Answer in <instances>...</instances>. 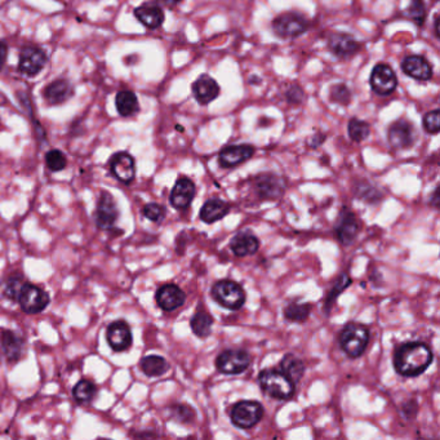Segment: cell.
Returning a JSON list of instances; mask_svg holds the SVG:
<instances>
[{
  "label": "cell",
  "instance_id": "1",
  "mask_svg": "<svg viewBox=\"0 0 440 440\" xmlns=\"http://www.w3.org/2000/svg\"><path fill=\"white\" fill-rule=\"evenodd\" d=\"M432 362V349L424 342L404 343L394 355V367L404 377H417L424 374Z\"/></svg>",
  "mask_w": 440,
  "mask_h": 440
},
{
  "label": "cell",
  "instance_id": "2",
  "mask_svg": "<svg viewBox=\"0 0 440 440\" xmlns=\"http://www.w3.org/2000/svg\"><path fill=\"white\" fill-rule=\"evenodd\" d=\"M369 331L364 324L348 323L340 333V346L348 357H359L366 351Z\"/></svg>",
  "mask_w": 440,
  "mask_h": 440
},
{
  "label": "cell",
  "instance_id": "3",
  "mask_svg": "<svg viewBox=\"0 0 440 440\" xmlns=\"http://www.w3.org/2000/svg\"><path fill=\"white\" fill-rule=\"evenodd\" d=\"M261 389L269 397L285 400L294 394V382H292L282 371L267 369L262 371L258 377Z\"/></svg>",
  "mask_w": 440,
  "mask_h": 440
},
{
  "label": "cell",
  "instance_id": "4",
  "mask_svg": "<svg viewBox=\"0 0 440 440\" xmlns=\"http://www.w3.org/2000/svg\"><path fill=\"white\" fill-rule=\"evenodd\" d=\"M212 296L217 302L229 308V310H238L246 302V292L241 285L233 281H220L212 288Z\"/></svg>",
  "mask_w": 440,
  "mask_h": 440
},
{
  "label": "cell",
  "instance_id": "5",
  "mask_svg": "<svg viewBox=\"0 0 440 440\" xmlns=\"http://www.w3.org/2000/svg\"><path fill=\"white\" fill-rule=\"evenodd\" d=\"M264 416V407L261 403L253 400H243L234 404L230 411V418L236 427L250 429L257 425Z\"/></svg>",
  "mask_w": 440,
  "mask_h": 440
},
{
  "label": "cell",
  "instance_id": "6",
  "mask_svg": "<svg viewBox=\"0 0 440 440\" xmlns=\"http://www.w3.org/2000/svg\"><path fill=\"white\" fill-rule=\"evenodd\" d=\"M18 302L26 314H39L50 305V297L41 287L25 283L18 296Z\"/></svg>",
  "mask_w": 440,
  "mask_h": 440
},
{
  "label": "cell",
  "instance_id": "7",
  "mask_svg": "<svg viewBox=\"0 0 440 440\" xmlns=\"http://www.w3.org/2000/svg\"><path fill=\"white\" fill-rule=\"evenodd\" d=\"M271 27L274 33L281 38H297L308 30V21L306 17L299 13L287 12L276 17L271 24Z\"/></svg>",
  "mask_w": 440,
  "mask_h": 440
},
{
  "label": "cell",
  "instance_id": "8",
  "mask_svg": "<svg viewBox=\"0 0 440 440\" xmlns=\"http://www.w3.org/2000/svg\"><path fill=\"white\" fill-rule=\"evenodd\" d=\"M252 357L246 350L230 349L221 353L216 360L217 369L224 374H241L250 366Z\"/></svg>",
  "mask_w": 440,
  "mask_h": 440
},
{
  "label": "cell",
  "instance_id": "9",
  "mask_svg": "<svg viewBox=\"0 0 440 440\" xmlns=\"http://www.w3.org/2000/svg\"><path fill=\"white\" fill-rule=\"evenodd\" d=\"M119 209L115 199L108 191H102L96 206L94 224L101 230H110L117 224Z\"/></svg>",
  "mask_w": 440,
  "mask_h": 440
},
{
  "label": "cell",
  "instance_id": "10",
  "mask_svg": "<svg viewBox=\"0 0 440 440\" xmlns=\"http://www.w3.org/2000/svg\"><path fill=\"white\" fill-rule=\"evenodd\" d=\"M371 87L380 96H389L398 87V79L392 67L386 64H378L371 74Z\"/></svg>",
  "mask_w": 440,
  "mask_h": 440
},
{
  "label": "cell",
  "instance_id": "11",
  "mask_svg": "<svg viewBox=\"0 0 440 440\" xmlns=\"http://www.w3.org/2000/svg\"><path fill=\"white\" fill-rule=\"evenodd\" d=\"M388 140L394 149H409L416 141L415 128L407 120L399 119L389 127Z\"/></svg>",
  "mask_w": 440,
  "mask_h": 440
},
{
  "label": "cell",
  "instance_id": "12",
  "mask_svg": "<svg viewBox=\"0 0 440 440\" xmlns=\"http://www.w3.org/2000/svg\"><path fill=\"white\" fill-rule=\"evenodd\" d=\"M45 62H47V56L44 50L35 45H27L25 48H22L20 53L18 69L22 74L34 76L42 71Z\"/></svg>",
  "mask_w": 440,
  "mask_h": 440
},
{
  "label": "cell",
  "instance_id": "13",
  "mask_svg": "<svg viewBox=\"0 0 440 440\" xmlns=\"http://www.w3.org/2000/svg\"><path fill=\"white\" fill-rule=\"evenodd\" d=\"M255 190L262 199H278L285 190V183L282 177L274 173H262L255 178Z\"/></svg>",
  "mask_w": 440,
  "mask_h": 440
},
{
  "label": "cell",
  "instance_id": "14",
  "mask_svg": "<svg viewBox=\"0 0 440 440\" xmlns=\"http://www.w3.org/2000/svg\"><path fill=\"white\" fill-rule=\"evenodd\" d=\"M106 340L110 348L117 353L129 349L132 345V332L128 323L117 320L110 324L106 329Z\"/></svg>",
  "mask_w": 440,
  "mask_h": 440
},
{
  "label": "cell",
  "instance_id": "15",
  "mask_svg": "<svg viewBox=\"0 0 440 440\" xmlns=\"http://www.w3.org/2000/svg\"><path fill=\"white\" fill-rule=\"evenodd\" d=\"M110 168L113 175L117 177L120 183H132L136 177V163L131 154L120 151L114 154L110 159Z\"/></svg>",
  "mask_w": 440,
  "mask_h": 440
},
{
  "label": "cell",
  "instance_id": "16",
  "mask_svg": "<svg viewBox=\"0 0 440 440\" xmlns=\"http://www.w3.org/2000/svg\"><path fill=\"white\" fill-rule=\"evenodd\" d=\"M328 48L334 56L340 59H349L360 50V43L350 34L334 33L328 38Z\"/></svg>",
  "mask_w": 440,
  "mask_h": 440
},
{
  "label": "cell",
  "instance_id": "17",
  "mask_svg": "<svg viewBox=\"0 0 440 440\" xmlns=\"http://www.w3.org/2000/svg\"><path fill=\"white\" fill-rule=\"evenodd\" d=\"M255 154L252 145H230L220 151L218 163L222 168H233L247 162Z\"/></svg>",
  "mask_w": 440,
  "mask_h": 440
},
{
  "label": "cell",
  "instance_id": "18",
  "mask_svg": "<svg viewBox=\"0 0 440 440\" xmlns=\"http://www.w3.org/2000/svg\"><path fill=\"white\" fill-rule=\"evenodd\" d=\"M155 299L159 308L164 311H173L185 304V292L176 284H164L159 288Z\"/></svg>",
  "mask_w": 440,
  "mask_h": 440
},
{
  "label": "cell",
  "instance_id": "19",
  "mask_svg": "<svg viewBox=\"0 0 440 440\" xmlns=\"http://www.w3.org/2000/svg\"><path fill=\"white\" fill-rule=\"evenodd\" d=\"M334 233H336V238L345 246H349L355 241L359 233V221L355 215L350 211L341 212L340 217L336 222Z\"/></svg>",
  "mask_w": 440,
  "mask_h": 440
},
{
  "label": "cell",
  "instance_id": "20",
  "mask_svg": "<svg viewBox=\"0 0 440 440\" xmlns=\"http://www.w3.org/2000/svg\"><path fill=\"white\" fill-rule=\"evenodd\" d=\"M191 90H192V94H194L195 100L198 101L200 105H203V106H206L212 101L216 100L218 94H220V85L217 84L213 78H211L207 74L200 75L199 78L192 84Z\"/></svg>",
  "mask_w": 440,
  "mask_h": 440
},
{
  "label": "cell",
  "instance_id": "21",
  "mask_svg": "<svg viewBox=\"0 0 440 440\" xmlns=\"http://www.w3.org/2000/svg\"><path fill=\"white\" fill-rule=\"evenodd\" d=\"M195 183L189 177H180L171 191L169 201L176 209H185L189 207L195 197Z\"/></svg>",
  "mask_w": 440,
  "mask_h": 440
},
{
  "label": "cell",
  "instance_id": "22",
  "mask_svg": "<svg viewBox=\"0 0 440 440\" xmlns=\"http://www.w3.org/2000/svg\"><path fill=\"white\" fill-rule=\"evenodd\" d=\"M402 70L404 71V74L420 82H427L432 78V65L423 56H408L402 62Z\"/></svg>",
  "mask_w": 440,
  "mask_h": 440
},
{
  "label": "cell",
  "instance_id": "23",
  "mask_svg": "<svg viewBox=\"0 0 440 440\" xmlns=\"http://www.w3.org/2000/svg\"><path fill=\"white\" fill-rule=\"evenodd\" d=\"M134 17L141 22L142 25L151 30H155L164 22V12L157 3H145L134 9Z\"/></svg>",
  "mask_w": 440,
  "mask_h": 440
},
{
  "label": "cell",
  "instance_id": "24",
  "mask_svg": "<svg viewBox=\"0 0 440 440\" xmlns=\"http://www.w3.org/2000/svg\"><path fill=\"white\" fill-rule=\"evenodd\" d=\"M74 90L66 79H57L45 87L43 96L50 105H61L73 97Z\"/></svg>",
  "mask_w": 440,
  "mask_h": 440
},
{
  "label": "cell",
  "instance_id": "25",
  "mask_svg": "<svg viewBox=\"0 0 440 440\" xmlns=\"http://www.w3.org/2000/svg\"><path fill=\"white\" fill-rule=\"evenodd\" d=\"M0 345L9 362H17L22 355L24 341L10 329L7 328L0 329Z\"/></svg>",
  "mask_w": 440,
  "mask_h": 440
},
{
  "label": "cell",
  "instance_id": "26",
  "mask_svg": "<svg viewBox=\"0 0 440 440\" xmlns=\"http://www.w3.org/2000/svg\"><path fill=\"white\" fill-rule=\"evenodd\" d=\"M230 248L238 257L255 255L260 248V241L250 233H239L230 241Z\"/></svg>",
  "mask_w": 440,
  "mask_h": 440
},
{
  "label": "cell",
  "instance_id": "27",
  "mask_svg": "<svg viewBox=\"0 0 440 440\" xmlns=\"http://www.w3.org/2000/svg\"><path fill=\"white\" fill-rule=\"evenodd\" d=\"M230 211L229 203H226L224 200L209 199L204 203V206L200 209V218L206 222V224H213L220 220H222Z\"/></svg>",
  "mask_w": 440,
  "mask_h": 440
},
{
  "label": "cell",
  "instance_id": "28",
  "mask_svg": "<svg viewBox=\"0 0 440 440\" xmlns=\"http://www.w3.org/2000/svg\"><path fill=\"white\" fill-rule=\"evenodd\" d=\"M142 374L148 377H160L169 371V363L166 359L159 355H148L142 357L140 362Z\"/></svg>",
  "mask_w": 440,
  "mask_h": 440
},
{
  "label": "cell",
  "instance_id": "29",
  "mask_svg": "<svg viewBox=\"0 0 440 440\" xmlns=\"http://www.w3.org/2000/svg\"><path fill=\"white\" fill-rule=\"evenodd\" d=\"M118 113L122 117H132L139 113V100L132 91H120L115 99Z\"/></svg>",
  "mask_w": 440,
  "mask_h": 440
},
{
  "label": "cell",
  "instance_id": "30",
  "mask_svg": "<svg viewBox=\"0 0 440 440\" xmlns=\"http://www.w3.org/2000/svg\"><path fill=\"white\" fill-rule=\"evenodd\" d=\"M281 371L285 374L292 382H299L305 374V366L302 360L293 355L287 354L281 362Z\"/></svg>",
  "mask_w": 440,
  "mask_h": 440
},
{
  "label": "cell",
  "instance_id": "31",
  "mask_svg": "<svg viewBox=\"0 0 440 440\" xmlns=\"http://www.w3.org/2000/svg\"><path fill=\"white\" fill-rule=\"evenodd\" d=\"M191 329L200 339H207L208 336L212 333V325L213 319L204 310H199L192 316L190 322Z\"/></svg>",
  "mask_w": 440,
  "mask_h": 440
},
{
  "label": "cell",
  "instance_id": "32",
  "mask_svg": "<svg viewBox=\"0 0 440 440\" xmlns=\"http://www.w3.org/2000/svg\"><path fill=\"white\" fill-rule=\"evenodd\" d=\"M73 395L75 400L80 404L90 403L97 395V386L90 380L84 378L75 385Z\"/></svg>",
  "mask_w": 440,
  "mask_h": 440
},
{
  "label": "cell",
  "instance_id": "33",
  "mask_svg": "<svg viewBox=\"0 0 440 440\" xmlns=\"http://www.w3.org/2000/svg\"><path fill=\"white\" fill-rule=\"evenodd\" d=\"M310 313H311V304H301L299 301L291 302L290 305L284 308V316L288 320L297 322V323L308 320Z\"/></svg>",
  "mask_w": 440,
  "mask_h": 440
},
{
  "label": "cell",
  "instance_id": "34",
  "mask_svg": "<svg viewBox=\"0 0 440 440\" xmlns=\"http://www.w3.org/2000/svg\"><path fill=\"white\" fill-rule=\"evenodd\" d=\"M351 284V278L348 274H342L340 278L337 279V282L334 283L332 290L328 293L327 299H325V304H324V310L327 314H329L331 308L334 305V301L340 296L342 292L345 291L348 287Z\"/></svg>",
  "mask_w": 440,
  "mask_h": 440
},
{
  "label": "cell",
  "instance_id": "35",
  "mask_svg": "<svg viewBox=\"0 0 440 440\" xmlns=\"http://www.w3.org/2000/svg\"><path fill=\"white\" fill-rule=\"evenodd\" d=\"M348 131H349L350 139L353 141L362 142L368 139L371 133V125L364 120L353 118L348 125Z\"/></svg>",
  "mask_w": 440,
  "mask_h": 440
},
{
  "label": "cell",
  "instance_id": "36",
  "mask_svg": "<svg viewBox=\"0 0 440 440\" xmlns=\"http://www.w3.org/2000/svg\"><path fill=\"white\" fill-rule=\"evenodd\" d=\"M406 16L417 26L424 25L426 20V6L424 0H412L406 9Z\"/></svg>",
  "mask_w": 440,
  "mask_h": 440
},
{
  "label": "cell",
  "instance_id": "37",
  "mask_svg": "<svg viewBox=\"0 0 440 440\" xmlns=\"http://www.w3.org/2000/svg\"><path fill=\"white\" fill-rule=\"evenodd\" d=\"M45 164L52 172H59L67 166L66 155L61 150H50L45 154Z\"/></svg>",
  "mask_w": 440,
  "mask_h": 440
},
{
  "label": "cell",
  "instance_id": "38",
  "mask_svg": "<svg viewBox=\"0 0 440 440\" xmlns=\"http://www.w3.org/2000/svg\"><path fill=\"white\" fill-rule=\"evenodd\" d=\"M24 284L25 283L20 276L9 278L8 281L4 283V287H3L4 297L10 299V301H18V296L21 293Z\"/></svg>",
  "mask_w": 440,
  "mask_h": 440
},
{
  "label": "cell",
  "instance_id": "39",
  "mask_svg": "<svg viewBox=\"0 0 440 440\" xmlns=\"http://www.w3.org/2000/svg\"><path fill=\"white\" fill-rule=\"evenodd\" d=\"M329 99L336 104L346 106L351 102V92L345 84H333L329 88Z\"/></svg>",
  "mask_w": 440,
  "mask_h": 440
},
{
  "label": "cell",
  "instance_id": "40",
  "mask_svg": "<svg viewBox=\"0 0 440 440\" xmlns=\"http://www.w3.org/2000/svg\"><path fill=\"white\" fill-rule=\"evenodd\" d=\"M171 415L176 421L183 423V424H190L195 420V411L194 408L186 404H176L171 408Z\"/></svg>",
  "mask_w": 440,
  "mask_h": 440
},
{
  "label": "cell",
  "instance_id": "41",
  "mask_svg": "<svg viewBox=\"0 0 440 440\" xmlns=\"http://www.w3.org/2000/svg\"><path fill=\"white\" fill-rule=\"evenodd\" d=\"M143 216L155 224H160L166 218V208L158 203H149L143 207Z\"/></svg>",
  "mask_w": 440,
  "mask_h": 440
},
{
  "label": "cell",
  "instance_id": "42",
  "mask_svg": "<svg viewBox=\"0 0 440 440\" xmlns=\"http://www.w3.org/2000/svg\"><path fill=\"white\" fill-rule=\"evenodd\" d=\"M439 110H432L430 113H427L424 118L425 131L427 133H430V134H437V133H439Z\"/></svg>",
  "mask_w": 440,
  "mask_h": 440
},
{
  "label": "cell",
  "instance_id": "43",
  "mask_svg": "<svg viewBox=\"0 0 440 440\" xmlns=\"http://www.w3.org/2000/svg\"><path fill=\"white\" fill-rule=\"evenodd\" d=\"M304 97H305L304 91L297 84H293L288 88V91L285 92V99L291 104H301L304 101Z\"/></svg>",
  "mask_w": 440,
  "mask_h": 440
},
{
  "label": "cell",
  "instance_id": "44",
  "mask_svg": "<svg viewBox=\"0 0 440 440\" xmlns=\"http://www.w3.org/2000/svg\"><path fill=\"white\" fill-rule=\"evenodd\" d=\"M7 55H8V48H7L6 43L0 42V70L3 69V66H4V64H6Z\"/></svg>",
  "mask_w": 440,
  "mask_h": 440
},
{
  "label": "cell",
  "instance_id": "45",
  "mask_svg": "<svg viewBox=\"0 0 440 440\" xmlns=\"http://www.w3.org/2000/svg\"><path fill=\"white\" fill-rule=\"evenodd\" d=\"M439 189H438V187H437V189H435V191H434V192H432V206H434V207L435 208H438L439 207Z\"/></svg>",
  "mask_w": 440,
  "mask_h": 440
},
{
  "label": "cell",
  "instance_id": "46",
  "mask_svg": "<svg viewBox=\"0 0 440 440\" xmlns=\"http://www.w3.org/2000/svg\"><path fill=\"white\" fill-rule=\"evenodd\" d=\"M159 1H162L163 4H166L168 7H172V6H176V4H178L181 0H159Z\"/></svg>",
  "mask_w": 440,
  "mask_h": 440
},
{
  "label": "cell",
  "instance_id": "47",
  "mask_svg": "<svg viewBox=\"0 0 440 440\" xmlns=\"http://www.w3.org/2000/svg\"><path fill=\"white\" fill-rule=\"evenodd\" d=\"M439 16H437L435 17V24H434V26H435V36H437V38H439Z\"/></svg>",
  "mask_w": 440,
  "mask_h": 440
}]
</instances>
